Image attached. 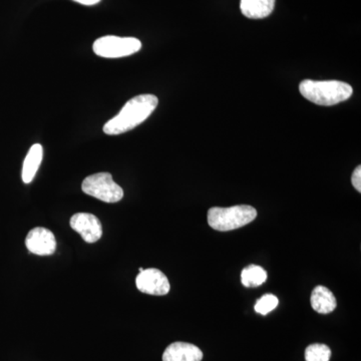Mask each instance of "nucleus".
Masks as SVG:
<instances>
[{"mask_svg": "<svg viewBox=\"0 0 361 361\" xmlns=\"http://www.w3.org/2000/svg\"><path fill=\"white\" fill-rule=\"evenodd\" d=\"M351 183H353V187L357 190L358 192H361V167L358 166V167L355 168V172L353 173V176H351Z\"/></svg>", "mask_w": 361, "mask_h": 361, "instance_id": "nucleus-16", "label": "nucleus"}, {"mask_svg": "<svg viewBox=\"0 0 361 361\" xmlns=\"http://www.w3.org/2000/svg\"><path fill=\"white\" fill-rule=\"evenodd\" d=\"M142 42L135 37H120L106 35L99 37L92 45L94 54L102 58L118 59L132 56L141 51Z\"/></svg>", "mask_w": 361, "mask_h": 361, "instance_id": "nucleus-5", "label": "nucleus"}, {"mask_svg": "<svg viewBox=\"0 0 361 361\" xmlns=\"http://www.w3.org/2000/svg\"><path fill=\"white\" fill-rule=\"evenodd\" d=\"M275 0H241L240 9L246 18L261 20L274 11Z\"/></svg>", "mask_w": 361, "mask_h": 361, "instance_id": "nucleus-10", "label": "nucleus"}, {"mask_svg": "<svg viewBox=\"0 0 361 361\" xmlns=\"http://www.w3.org/2000/svg\"><path fill=\"white\" fill-rule=\"evenodd\" d=\"M73 1L78 2V4H84V6H94V4L101 2V0H73Z\"/></svg>", "mask_w": 361, "mask_h": 361, "instance_id": "nucleus-17", "label": "nucleus"}, {"mask_svg": "<svg viewBox=\"0 0 361 361\" xmlns=\"http://www.w3.org/2000/svg\"><path fill=\"white\" fill-rule=\"evenodd\" d=\"M159 99L154 94H140L130 99L122 110L104 126V133L116 135L125 134L144 123L158 106Z\"/></svg>", "mask_w": 361, "mask_h": 361, "instance_id": "nucleus-1", "label": "nucleus"}, {"mask_svg": "<svg viewBox=\"0 0 361 361\" xmlns=\"http://www.w3.org/2000/svg\"><path fill=\"white\" fill-rule=\"evenodd\" d=\"M203 353L198 346L187 342H174L163 353V361H201Z\"/></svg>", "mask_w": 361, "mask_h": 361, "instance_id": "nucleus-9", "label": "nucleus"}, {"mask_svg": "<svg viewBox=\"0 0 361 361\" xmlns=\"http://www.w3.org/2000/svg\"><path fill=\"white\" fill-rule=\"evenodd\" d=\"M26 248L39 256L52 255L56 250V240L51 230L35 227L30 230L25 239Z\"/></svg>", "mask_w": 361, "mask_h": 361, "instance_id": "nucleus-8", "label": "nucleus"}, {"mask_svg": "<svg viewBox=\"0 0 361 361\" xmlns=\"http://www.w3.org/2000/svg\"><path fill=\"white\" fill-rule=\"evenodd\" d=\"M242 284L248 288L258 287L265 283L267 280V272L258 265H249L244 268L241 273Z\"/></svg>", "mask_w": 361, "mask_h": 361, "instance_id": "nucleus-13", "label": "nucleus"}, {"mask_svg": "<svg viewBox=\"0 0 361 361\" xmlns=\"http://www.w3.org/2000/svg\"><path fill=\"white\" fill-rule=\"evenodd\" d=\"M42 158H44V148L42 145H33L23 161V174H21L23 183L30 184L32 182L42 164Z\"/></svg>", "mask_w": 361, "mask_h": 361, "instance_id": "nucleus-12", "label": "nucleus"}, {"mask_svg": "<svg viewBox=\"0 0 361 361\" xmlns=\"http://www.w3.org/2000/svg\"><path fill=\"white\" fill-rule=\"evenodd\" d=\"M84 193L106 203H118L123 198V188L113 180L110 173L87 176L82 184Z\"/></svg>", "mask_w": 361, "mask_h": 361, "instance_id": "nucleus-4", "label": "nucleus"}, {"mask_svg": "<svg viewBox=\"0 0 361 361\" xmlns=\"http://www.w3.org/2000/svg\"><path fill=\"white\" fill-rule=\"evenodd\" d=\"M70 224L87 243H96L103 236L101 221L92 214H75L71 218Z\"/></svg>", "mask_w": 361, "mask_h": 361, "instance_id": "nucleus-7", "label": "nucleus"}, {"mask_svg": "<svg viewBox=\"0 0 361 361\" xmlns=\"http://www.w3.org/2000/svg\"><path fill=\"white\" fill-rule=\"evenodd\" d=\"M257 217V211L249 205L221 208L213 207L208 211V224L217 231L226 232L248 225Z\"/></svg>", "mask_w": 361, "mask_h": 361, "instance_id": "nucleus-3", "label": "nucleus"}, {"mask_svg": "<svg viewBox=\"0 0 361 361\" xmlns=\"http://www.w3.org/2000/svg\"><path fill=\"white\" fill-rule=\"evenodd\" d=\"M311 306L313 310L320 314H329L336 310V299L334 293L326 287L316 286L313 289L310 298Z\"/></svg>", "mask_w": 361, "mask_h": 361, "instance_id": "nucleus-11", "label": "nucleus"}, {"mask_svg": "<svg viewBox=\"0 0 361 361\" xmlns=\"http://www.w3.org/2000/svg\"><path fill=\"white\" fill-rule=\"evenodd\" d=\"M331 357V349L325 344H310L305 349L306 361H329Z\"/></svg>", "mask_w": 361, "mask_h": 361, "instance_id": "nucleus-14", "label": "nucleus"}, {"mask_svg": "<svg viewBox=\"0 0 361 361\" xmlns=\"http://www.w3.org/2000/svg\"><path fill=\"white\" fill-rule=\"evenodd\" d=\"M278 303H279V300H278L276 296L273 295V294H265L260 299H258L254 310L259 314L267 315L268 313L277 307Z\"/></svg>", "mask_w": 361, "mask_h": 361, "instance_id": "nucleus-15", "label": "nucleus"}, {"mask_svg": "<svg viewBox=\"0 0 361 361\" xmlns=\"http://www.w3.org/2000/svg\"><path fill=\"white\" fill-rule=\"evenodd\" d=\"M299 92L318 106H329L348 101L353 90L350 85L339 80H304L299 85Z\"/></svg>", "mask_w": 361, "mask_h": 361, "instance_id": "nucleus-2", "label": "nucleus"}, {"mask_svg": "<svg viewBox=\"0 0 361 361\" xmlns=\"http://www.w3.org/2000/svg\"><path fill=\"white\" fill-rule=\"evenodd\" d=\"M137 288L149 295H167L171 286L167 276L161 270L149 268L139 273L135 278Z\"/></svg>", "mask_w": 361, "mask_h": 361, "instance_id": "nucleus-6", "label": "nucleus"}]
</instances>
